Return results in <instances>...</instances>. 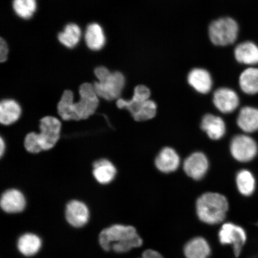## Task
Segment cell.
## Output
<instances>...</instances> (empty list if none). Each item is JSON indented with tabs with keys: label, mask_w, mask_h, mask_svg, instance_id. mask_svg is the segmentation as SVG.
<instances>
[{
	"label": "cell",
	"mask_w": 258,
	"mask_h": 258,
	"mask_svg": "<svg viewBox=\"0 0 258 258\" xmlns=\"http://www.w3.org/2000/svg\"><path fill=\"white\" fill-rule=\"evenodd\" d=\"M213 102L219 111L229 114L237 108L240 104V99L234 90L221 88L214 92Z\"/></svg>",
	"instance_id": "cell-10"
},
{
	"label": "cell",
	"mask_w": 258,
	"mask_h": 258,
	"mask_svg": "<svg viewBox=\"0 0 258 258\" xmlns=\"http://www.w3.org/2000/svg\"><path fill=\"white\" fill-rule=\"evenodd\" d=\"M20 105L14 99L3 100L0 104V122L3 125L15 123L21 117Z\"/></svg>",
	"instance_id": "cell-21"
},
{
	"label": "cell",
	"mask_w": 258,
	"mask_h": 258,
	"mask_svg": "<svg viewBox=\"0 0 258 258\" xmlns=\"http://www.w3.org/2000/svg\"><path fill=\"white\" fill-rule=\"evenodd\" d=\"M150 90L144 85L135 88L131 99L119 98L116 104L120 109H127L135 120L144 121L152 119L156 115L157 104L150 99Z\"/></svg>",
	"instance_id": "cell-5"
},
{
	"label": "cell",
	"mask_w": 258,
	"mask_h": 258,
	"mask_svg": "<svg viewBox=\"0 0 258 258\" xmlns=\"http://www.w3.org/2000/svg\"><path fill=\"white\" fill-rule=\"evenodd\" d=\"M62 124L59 119L46 116L40 120L39 134L31 132L25 138L24 147L28 152L37 154L53 148L59 140Z\"/></svg>",
	"instance_id": "cell-3"
},
{
	"label": "cell",
	"mask_w": 258,
	"mask_h": 258,
	"mask_svg": "<svg viewBox=\"0 0 258 258\" xmlns=\"http://www.w3.org/2000/svg\"><path fill=\"white\" fill-rule=\"evenodd\" d=\"M236 184L238 191L244 196H250L256 188V180L252 173L247 170H241L236 176Z\"/></svg>",
	"instance_id": "cell-25"
},
{
	"label": "cell",
	"mask_w": 258,
	"mask_h": 258,
	"mask_svg": "<svg viewBox=\"0 0 258 258\" xmlns=\"http://www.w3.org/2000/svg\"><path fill=\"white\" fill-rule=\"evenodd\" d=\"M219 243L230 245L234 255L239 256L247 241V234L244 228L232 222H226L221 226L218 233Z\"/></svg>",
	"instance_id": "cell-7"
},
{
	"label": "cell",
	"mask_w": 258,
	"mask_h": 258,
	"mask_svg": "<svg viewBox=\"0 0 258 258\" xmlns=\"http://www.w3.org/2000/svg\"><path fill=\"white\" fill-rule=\"evenodd\" d=\"M230 151L232 156L239 162H249L257 156V144L249 135H238L231 142Z\"/></svg>",
	"instance_id": "cell-9"
},
{
	"label": "cell",
	"mask_w": 258,
	"mask_h": 258,
	"mask_svg": "<svg viewBox=\"0 0 258 258\" xmlns=\"http://www.w3.org/2000/svg\"><path fill=\"white\" fill-rule=\"evenodd\" d=\"M89 215L88 206L82 202L74 200L68 203L66 206L67 221L74 227H82L88 223Z\"/></svg>",
	"instance_id": "cell-12"
},
{
	"label": "cell",
	"mask_w": 258,
	"mask_h": 258,
	"mask_svg": "<svg viewBox=\"0 0 258 258\" xmlns=\"http://www.w3.org/2000/svg\"><path fill=\"white\" fill-rule=\"evenodd\" d=\"M6 145L4 140L3 138H0V155L1 157L3 156L5 153Z\"/></svg>",
	"instance_id": "cell-30"
},
{
	"label": "cell",
	"mask_w": 258,
	"mask_h": 258,
	"mask_svg": "<svg viewBox=\"0 0 258 258\" xmlns=\"http://www.w3.org/2000/svg\"><path fill=\"white\" fill-rule=\"evenodd\" d=\"M99 243L106 251L111 249L125 253L143 244V238L133 226L113 225L103 230L99 234Z\"/></svg>",
	"instance_id": "cell-2"
},
{
	"label": "cell",
	"mask_w": 258,
	"mask_h": 258,
	"mask_svg": "<svg viewBox=\"0 0 258 258\" xmlns=\"http://www.w3.org/2000/svg\"><path fill=\"white\" fill-rule=\"evenodd\" d=\"M201 127L214 140H220L226 132L225 122L221 117L213 114H206L203 117Z\"/></svg>",
	"instance_id": "cell-18"
},
{
	"label": "cell",
	"mask_w": 258,
	"mask_h": 258,
	"mask_svg": "<svg viewBox=\"0 0 258 258\" xmlns=\"http://www.w3.org/2000/svg\"><path fill=\"white\" fill-rule=\"evenodd\" d=\"M125 85V78L120 72L110 73L105 78L94 83L98 97L107 100L118 99Z\"/></svg>",
	"instance_id": "cell-8"
},
{
	"label": "cell",
	"mask_w": 258,
	"mask_h": 258,
	"mask_svg": "<svg viewBox=\"0 0 258 258\" xmlns=\"http://www.w3.org/2000/svg\"><path fill=\"white\" fill-rule=\"evenodd\" d=\"M85 40L90 49L101 50L106 42L104 32L101 26L96 23L89 25L85 32Z\"/></svg>",
	"instance_id": "cell-22"
},
{
	"label": "cell",
	"mask_w": 258,
	"mask_h": 258,
	"mask_svg": "<svg viewBox=\"0 0 258 258\" xmlns=\"http://www.w3.org/2000/svg\"><path fill=\"white\" fill-rule=\"evenodd\" d=\"M93 175L96 181L106 185L114 179L117 169L110 161L106 159L96 160L93 163Z\"/></svg>",
	"instance_id": "cell-17"
},
{
	"label": "cell",
	"mask_w": 258,
	"mask_h": 258,
	"mask_svg": "<svg viewBox=\"0 0 258 258\" xmlns=\"http://www.w3.org/2000/svg\"><path fill=\"white\" fill-rule=\"evenodd\" d=\"M41 246V241L37 235L27 233L19 238L18 248L24 255L30 256L36 254Z\"/></svg>",
	"instance_id": "cell-24"
},
{
	"label": "cell",
	"mask_w": 258,
	"mask_h": 258,
	"mask_svg": "<svg viewBox=\"0 0 258 258\" xmlns=\"http://www.w3.org/2000/svg\"><path fill=\"white\" fill-rule=\"evenodd\" d=\"M141 258H164V257L159 251L153 249H147L142 254Z\"/></svg>",
	"instance_id": "cell-29"
},
{
	"label": "cell",
	"mask_w": 258,
	"mask_h": 258,
	"mask_svg": "<svg viewBox=\"0 0 258 258\" xmlns=\"http://www.w3.org/2000/svg\"><path fill=\"white\" fill-rule=\"evenodd\" d=\"M9 49L7 43L3 38L0 40V61L4 62L8 59Z\"/></svg>",
	"instance_id": "cell-28"
},
{
	"label": "cell",
	"mask_w": 258,
	"mask_h": 258,
	"mask_svg": "<svg viewBox=\"0 0 258 258\" xmlns=\"http://www.w3.org/2000/svg\"><path fill=\"white\" fill-rule=\"evenodd\" d=\"M13 7L19 17L28 19L32 17L37 9L36 0H14Z\"/></svg>",
	"instance_id": "cell-27"
},
{
	"label": "cell",
	"mask_w": 258,
	"mask_h": 258,
	"mask_svg": "<svg viewBox=\"0 0 258 258\" xmlns=\"http://www.w3.org/2000/svg\"><path fill=\"white\" fill-rule=\"evenodd\" d=\"M237 22L233 18H221L213 21L209 25L208 33L212 43L217 46H226L233 44L238 37Z\"/></svg>",
	"instance_id": "cell-6"
},
{
	"label": "cell",
	"mask_w": 258,
	"mask_h": 258,
	"mask_svg": "<svg viewBox=\"0 0 258 258\" xmlns=\"http://www.w3.org/2000/svg\"><path fill=\"white\" fill-rule=\"evenodd\" d=\"M211 251V245L202 237L191 238L183 247V254L185 258H209Z\"/></svg>",
	"instance_id": "cell-15"
},
{
	"label": "cell",
	"mask_w": 258,
	"mask_h": 258,
	"mask_svg": "<svg viewBox=\"0 0 258 258\" xmlns=\"http://www.w3.org/2000/svg\"><path fill=\"white\" fill-rule=\"evenodd\" d=\"M229 209L227 198L221 194L207 192L196 203L197 215L200 220L208 225H217L225 220Z\"/></svg>",
	"instance_id": "cell-4"
},
{
	"label": "cell",
	"mask_w": 258,
	"mask_h": 258,
	"mask_svg": "<svg viewBox=\"0 0 258 258\" xmlns=\"http://www.w3.org/2000/svg\"><path fill=\"white\" fill-rule=\"evenodd\" d=\"M0 205L5 212L17 214L24 211L26 199L23 194L19 190L9 189L3 194Z\"/></svg>",
	"instance_id": "cell-13"
},
{
	"label": "cell",
	"mask_w": 258,
	"mask_h": 258,
	"mask_svg": "<svg viewBox=\"0 0 258 258\" xmlns=\"http://www.w3.org/2000/svg\"><path fill=\"white\" fill-rule=\"evenodd\" d=\"M209 169L207 157L201 152L193 153L183 163V170L186 175L195 180L203 178Z\"/></svg>",
	"instance_id": "cell-11"
},
{
	"label": "cell",
	"mask_w": 258,
	"mask_h": 258,
	"mask_svg": "<svg viewBox=\"0 0 258 258\" xmlns=\"http://www.w3.org/2000/svg\"><path fill=\"white\" fill-rule=\"evenodd\" d=\"M80 100L74 102V95L71 90H66L57 104V113L64 121L86 120L95 114L98 108L99 97L94 86L84 83L79 89Z\"/></svg>",
	"instance_id": "cell-1"
},
{
	"label": "cell",
	"mask_w": 258,
	"mask_h": 258,
	"mask_svg": "<svg viewBox=\"0 0 258 258\" xmlns=\"http://www.w3.org/2000/svg\"><path fill=\"white\" fill-rule=\"evenodd\" d=\"M82 31L78 25L75 24L67 25L64 30L58 35V39L68 48H74L79 43Z\"/></svg>",
	"instance_id": "cell-26"
},
{
	"label": "cell",
	"mask_w": 258,
	"mask_h": 258,
	"mask_svg": "<svg viewBox=\"0 0 258 258\" xmlns=\"http://www.w3.org/2000/svg\"><path fill=\"white\" fill-rule=\"evenodd\" d=\"M239 85L242 91L247 95L258 93V69L248 68L239 77Z\"/></svg>",
	"instance_id": "cell-23"
},
{
	"label": "cell",
	"mask_w": 258,
	"mask_h": 258,
	"mask_svg": "<svg viewBox=\"0 0 258 258\" xmlns=\"http://www.w3.org/2000/svg\"><path fill=\"white\" fill-rule=\"evenodd\" d=\"M237 123L246 134L258 131V109L251 106H244L238 114Z\"/></svg>",
	"instance_id": "cell-19"
},
{
	"label": "cell",
	"mask_w": 258,
	"mask_h": 258,
	"mask_svg": "<svg viewBox=\"0 0 258 258\" xmlns=\"http://www.w3.org/2000/svg\"><path fill=\"white\" fill-rule=\"evenodd\" d=\"M155 164L161 172L168 173L175 172L179 166L180 157L173 148L166 147L158 154Z\"/></svg>",
	"instance_id": "cell-16"
},
{
	"label": "cell",
	"mask_w": 258,
	"mask_h": 258,
	"mask_svg": "<svg viewBox=\"0 0 258 258\" xmlns=\"http://www.w3.org/2000/svg\"><path fill=\"white\" fill-rule=\"evenodd\" d=\"M188 83L197 92L207 94L211 91L213 80L208 71L203 69H195L190 72L187 77Z\"/></svg>",
	"instance_id": "cell-14"
},
{
	"label": "cell",
	"mask_w": 258,
	"mask_h": 258,
	"mask_svg": "<svg viewBox=\"0 0 258 258\" xmlns=\"http://www.w3.org/2000/svg\"><path fill=\"white\" fill-rule=\"evenodd\" d=\"M234 56L240 63L247 66L257 64L258 47L253 42H243L235 48Z\"/></svg>",
	"instance_id": "cell-20"
}]
</instances>
